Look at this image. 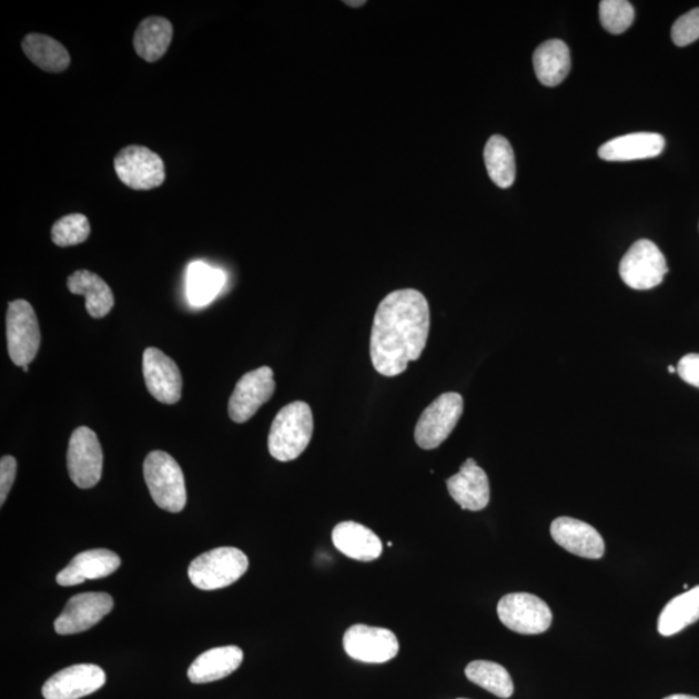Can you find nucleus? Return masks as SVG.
<instances>
[{
	"instance_id": "nucleus-1",
	"label": "nucleus",
	"mask_w": 699,
	"mask_h": 699,
	"mask_svg": "<svg viewBox=\"0 0 699 699\" xmlns=\"http://www.w3.org/2000/svg\"><path fill=\"white\" fill-rule=\"evenodd\" d=\"M430 331V310L423 293L401 290L379 303L371 333V359L379 375L395 377L423 355Z\"/></svg>"
},
{
	"instance_id": "nucleus-2",
	"label": "nucleus",
	"mask_w": 699,
	"mask_h": 699,
	"mask_svg": "<svg viewBox=\"0 0 699 699\" xmlns=\"http://www.w3.org/2000/svg\"><path fill=\"white\" fill-rule=\"evenodd\" d=\"M314 433L313 411L305 402L287 404L276 415L269 434L270 455L287 463L300 457Z\"/></svg>"
},
{
	"instance_id": "nucleus-3",
	"label": "nucleus",
	"mask_w": 699,
	"mask_h": 699,
	"mask_svg": "<svg viewBox=\"0 0 699 699\" xmlns=\"http://www.w3.org/2000/svg\"><path fill=\"white\" fill-rule=\"evenodd\" d=\"M143 473L148 489L158 507L170 513L182 511L186 504L185 482L175 458L163 450L145 457Z\"/></svg>"
},
{
	"instance_id": "nucleus-4",
	"label": "nucleus",
	"mask_w": 699,
	"mask_h": 699,
	"mask_svg": "<svg viewBox=\"0 0 699 699\" xmlns=\"http://www.w3.org/2000/svg\"><path fill=\"white\" fill-rule=\"evenodd\" d=\"M249 559L243 550L233 547L215 548L190 565L189 577L194 587L215 590L236 582L247 571Z\"/></svg>"
},
{
	"instance_id": "nucleus-5",
	"label": "nucleus",
	"mask_w": 699,
	"mask_h": 699,
	"mask_svg": "<svg viewBox=\"0 0 699 699\" xmlns=\"http://www.w3.org/2000/svg\"><path fill=\"white\" fill-rule=\"evenodd\" d=\"M7 345L11 361L19 367H28L41 346V331L33 306L26 300L8 303Z\"/></svg>"
},
{
	"instance_id": "nucleus-6",
	"label": "nucleus",
	"mask_w": 699,
	"mask_h": 699,
	"mask_svg": "<svg viewBox=\"0 0 699 699\" xmlns=\"http://www.w3.org/2000/svg\"><path fill=\"white\" fill-rule=\"evenodd\" d=\"M464 399L460 394L445 393L427 406L415 427V440L423 449H434L454 432L463 416Z\"/></svg>"
},
{
	"instance_id": "nucleus-7",
	"label": "nucleus",
	"mask_w": 699,
	"mask_h": 699,
	"mask_svg": "<svg viewBox=\"0 0 699 699\" xmlns=\"http://www.w3.org/2000/svg\"><path fill=\"white\" fill-rule=\"evenodd\" d=\"M114 170L120 181L135 191L158 189L166 179L165 163L158 153L142 145H129L115 155Z\"/></svg>"
},
{
	"instance_id": "nucleus-8",
	"label": "nucleus",
	"mask_w": 699,
	"mask_h": 699,
	"mask_svg": "<svg viewBox=\"0 0 699 699\" xmlns=\"http://www.w3.org/2000/svg\"><path fill=\"white\" fill-rule=\"evenodd\" d=\"M667 272L663 253L650 240L636 241L619 264L621 280L636 291H649L658 286Z\"/></svg>"
},
{
	"instance_id": "nucleus-9",
	"label": "nucleus",
	"mask_w": 699,
	"mask_h": 699,
	"mask_svg": "<svg viewBox=\"0 0 699 699\" xmlns=\"http://www.w3.org/2000/svg\"><path fill=\"white\" fill-rule=\"evenodd\" d=\"M497 616L510 631L520 635H539L551 625L549 606L531 594H509L497 604Z\"/></svg>"
},
{
	"instance_id": "nucleus-10",
	"label": "nucleus",
	"mask_w": 699,
	"mask_h": 699,
	"mask_svg": "<svg viewBox=\"0 0 699 699\" xmlns=\"http://www.w3.org/2000/svg\"><path fill=\"white\" fill-rule=\"evenodd\" d=\"M103 449L95 432L78 427L70 437L67 463L70 479L80 488L95 487L103 474Z\"/></svg>"
},
{
	"instance_id": "nucleus-11",
	"label": "nucleus",
	"mask_w": 699,
	"mask_h": 699,
	"mask_svg": "<svg viewBox=\"0 0 699 699\" xmlns=\"http://www.w3.org/2000/svg\"><path fill=\"white\" fill-rule=\"evenodd\" d=\"M344 648L359 662L386 663L398 656L399 642L391 629L355 625L345 632Z\"/></svg>"
},
{
	"instance_id": "nucleus-12",
	"label": "nucleus",
	"mask_w": 699,
	"mask_h": 699,
	"mask_svg": "<svg viewBox=\"0 0 699 699\" xmlns=\"http://www.w3.org/2000/svg\"><path fill=\"white\" fill-rule=\"evenodd\" d=\"M276 388L274 371L261 367L240 378L229 403L232 422L244 424L266 404Z\"/></svg>"
},
{
	"instance_id": "nucleus-13",
	"label": "nucleus",
	"mask_w": 699,
	"mask_h": 699,
	"mask_svg": "<svg viewBox=\"0 0 699 699\" xmlns=\"http://www.w3.org/2000/svg\"><path fill=\"white\" fill-rule=\"evenodd\" d=\"M114 606L111 595L88 592L75 595L65 605L57 620L54 629L59 635H75L88 631L112 611Z\"/></svg>"
},
{
	"instance_id": "nucleus-14",
	"label": "nucleus",
	"mask_w": 699,
	"mask_h": 699,
	"mask_svg": "<svg viewBox=\"0 0 699 699\" xmlns=\"http://www.w3.org/2000/svg\"><path fill=\"white\" fill-rule=\"evenodd\" d=\"M107 680L103 668L82 663L64 668L44 682V699H80L95 693Z\"/></svg>"
},
{
	"instance_id": "nucleus-15",
	"label": "nucleus",
	"mask_w": 699,
	"mask_h": 699,
	"mask_svg": "<svg viewBox=\"0 0 699 699\" xmlns=\"http://www.w3.org/2000/svg\"><path fill=\"white\" fill-rule=\"evenodd\" d=\"M143 375L148 392L163 404L182 398L183 379L176 363L160 348L148 347L143 354Z\"/></svg>"
},
{
	"instance_id": "nucleus-16",
	"label": "nucleus",
	"mask_w": 699,
	"mask_h": 699,
	"mask_svg": "<svg viewBox=\"0 0 699 699\" xmlns=\"http://www.w3.org/2000/svg\"><path fill=\"white\" fill-rule=\"evenodd\" d=\"M550 535L559 547L575 556L598 559L605 554L602 536L582 520L558 517L550 525Z\"/></svg>"
},
{
	"instance_id": "nucleus-17",
	"label": "nucleus",
	"mask_w": 699,
	"mask_h": 699,
	"mask_svg": "<svg viewBox=\"0 0 699 699\" xmlns=\"http://www.w3.org/2000/svg\"><path fill=\"white\" fill-rule=\"evenodd\" d=\"M450 497L463 509L478 511L485 509L489 503V482L484 469L479 468L474 458H468L460 472L447 479Z\"/></svg>"
},
{
	"instance_id": "nucleus-18",
	"label": "nucleus",
	"mask_w": 699,
	"mask_h": 699,
	"mask_svg": "<svg viewBox=\"0 0 699 699\" xmlns=\"http://www.w3.org/2000/svg\"><path fill=\"white\" fill-rule=\"evenodd\" d=\"M121 558L109 549H91L77 555L57 577L58 585L72 587L85 580L103 579L119 570Z\"/></svg>"
},
{
	"instance_id": "nucleus-19",
	"label": "nucleus",
	"mask_w": 699,
	"mask_h": 699,
	"mask_svg": "<svg viewBox=\"0 0 699 699\" xmlns=\"http://www.w3.org/2000/svg\"><path fill=\"white\" fill-rule=\"evenodd\" d=\"M665 138L657 132H635L609 140L598 150L604 161L626 162L655 159L665 150Z\"/></svg>"
},
{
	"instance_id": "nucleus-20",
	"label": "nucleus",
	"mask_w": 699,
	"mask_h": 699,
	"mask_svg": "<svg viewBox=\"0 0 699 699\" xmlns=\"http://www.w3.org/2000/svg\"><path fill=\"white\" fill-rule=\"evenodd\" d=\"M332 540L341 554L356 561H375L383 555V543L378 536L361 524L347 520L333 528Z\"/></svg>"
},
{
	"instance_id": "nucleus-21",
	"label": "nucleus",
	"mask_w": 699,
	"mask_h": 699,
	"mask_svg": "<svg viewBox=\"0 0 699 699\" xmlns=\"http://www.w3.org/2000/svg\"><path fill=\"white\" fill-rule=\"evenodd\" d=\"M244 651L235 645L210 649L193 660L189 679L193 683H206L227 678L243 663Z\"/></svg>"
},
{
	"instance_id": "nucleus-22",
	"label": "nucleus",
	"mask_w": 699,
	"mask_h": 699,
	"mask_svg": "<svg viewBox=\"0 0 699 699\" xmlns=\"http://www.w3.org/2000/svg\"><path fill=\"white\" fill-rule=\"evenodd\" d=\"M68 290L85 298V310L93 318L111 313L114 295L103 278L88 270L75 271L68 277Z\"/></svg>"
},
{
	"instance_id": "nucleus-23",
	"label": "nucleus",
	"mask_w": 699,
	"mask_h": 699,
	"mask_svg": "<svg viewBox=\"0 0 699 699\" xmlns=\"http://www.w3.org/2000/svg\"><path fill=\"white\" fill-rule=\"evenodd\" d=\"M534 69L538 80L548 88L561 83L570 72L569 47L559 39L544 42L534 52Z\"/></svg>"
},
{
	"instance_id": "nucleus-24",
	"label": "nucleus",
	"mask_w": 699,
	"mask_h": 699,
	"mask_svg": "<svg viewBox=\"0 0 699 699\" xmlns=\"http://www.w3.org/2000/svg\"><path fill=\"white\" fill-rule=\"evenodd\" d=\"M173 33V26L168 19L150 16L139 23L134 34V49L143 60L158 61L168 52Z\"/></svg>"
},
{
	"instance_id": "nucleus-25",
	"label": "nucleus",
	"mask_w": 699,
	"mask_h": 699,
	"mask_svg": "<svg viewBox=\"0 0 699 699\" xmlns=\"http://www.w3.org/2000/svg\"><path fill=\"white\" fill-rule=\"evenodd\" d=\"M21 47L27 58L44 72L61 73L70 65V54L65 47L49 36L28 34Z\"/></svg>"
},
{
	"instance_id": "nucleus-26",
	"label": "nucleus",
	"mask_w": 699,
	"mask_h": 699,
	"mask_svg": "<svg viewBox=\"0 0 699 699\" xmlns=\"http://www.w3.org/2000/svg\"><path fill=\"white\" fill-rule=\"evenodd\" d=\"M699 619V586L687 590L672 598L665 606L658 618V632L662 636H672Z\"/></svg>"
},
{
	"instance_id": "nucleus-27",
	"label": "nucleus",
	"mask_w": 699,
	"mask_h": 699,
	"mask_svg": "<svg viewBox=\"0 0 699 699\" xmlns=\"http://www.w3.org/2000/svg\"><path fill=\"white\" fill-rule=\"evenodd\" d=\"M485 163L492 181L500 189H509L516 179L515 152L507 139L489 138L485 146Z\"/></svg>"
},
{
	"instance_id": "nucleus-28",
	"label": "nucleus",
	"mask_w": 699,
	"mask_h": 699,
	"mask_svg": "<svg viewBox=\"0 0 699 699\" xmlns=\"http://www.w3.org/2000/svg\"><path fill=\"white\" fill-rule=\"evenodd\" d=\"M225 282L221 270L207 266L206 263L194 262L186 275V294L193 306H206L220 294Z\"/></svg>"
},
{
	"instance_id": "nucleus-29",
	"label": "nucleus",
	"mask_w": 699,
	"mask_h": 699,
	"mask_svg": "<svg viewBox=\"0 0 699 699\" xmlns=\"http://www.w3.org/2000/svg\"><path fill=\"white\" fill-rule=\"evenodd\" d=\"M466 678L499 698H510L515 683L505 668L489 660H474L465 668Z\"/></svg>"
},
{
	"instance_id": "nucleus-30",
	"label": "nucleus",
	"mask_w": 699,
	"mask_h": 699,
	"mask_svg": "<svg viewBox=\"0 0 699 699\" xmlns=\"http://www.w3.org/2000/svg\"><path fill=\"white\" fill-rule=\"evenodd\" d=\"M91 233L88 216L75 213L60 217L51 230V239L54 245L60 247L75 246L84 243Z\"/></svg>"
},
{
	"instance_id": "nucleus-31",
	"label": "nucleus",
	"mask_w": 699,
	"mask_h": 699,
	"mask_svg": "<svg viewBox=\"0 0 699 699\" xmlns=\"http://www.w3.org/2000/svg\"><path fill=\"white\" fill-rule=\"evenodd\" d=\"M635 10L627 0H602L600 3V21L605 30L618 36L632 26Z\"/></svg>"
},
{
	"instance_id": "nucleus-32",
	"label": "nucleus",
	"mask_w": 699,
	"mask_h": 699,
	"mask_svg": "<svg viewBox=\"0 0 699 699\" xmlns=\"http://www.w3.org/2000/svg\"><path fill=\"white\" fill-rule=\"evenodd\" d=\"M671 36L673 43L679 47H686L699 39V7L675 21Z\"/></svg>"
},
{
	"instance_id": "nucleus-33",
	"label": "nucleus",
	"mask_w": 699,
	"mask_h": 699,
	"mask_svg": "<svg viewBox=\"0 0 699 699\" xmlns=\"http://www.w3.org/2000/svg\"><path fill=\"white\" fill-rule=\"evenodd\" d=\"M18 470V462L10 455H6L0 460V505H4L8 494H10Z\"/></svg>"
},
{
	"instance_id": "nucleus-34",
	"label": "nucleus",
	"mask_w": 699,
	"mask_h": 699,
	"mask_svg": "<svg viewBox=\"0 0 699 699\" xmlns=\"http://www.w3.org/2000/svg\"><path fill=\"white\" fill-rule=\"evenodd\" d=\"M678 373L687 384L699 388V354H688L681 357Z\"/></svg>"
},
{
	"instance_id": "nucleus-35",
	"label": "nucleus",
	"mask_w": 699,
	"mask_h": 699,
	"mask_svg": "<svg viewBox=\"0 0 699 699\" xmlns=\"http://www.w3.org/2000/svg\"><path fill=\"white\" fill-rule=\"evenodd\" d=\"M665 699H699V698L695 696H688V695H673L670 697H666Z\"/></svg>"
},
{
	"instance_id": "nucleus-36",
	"label": "nucleus",
	"mask_w": 699,
	"mask_h": 699,
	"mask_svg": "<svg viewBox=\"0 0 699 699\" xmlns=\"http://www.w3.org/2000/svg\"><path fill=\"white\" fill-rule=\"evenodd\" d=\"M346 4L352 6V7H361L365 4V2H346Z\"/></svg>"
},
{
	"instance_id": "nucleus-37",
	"label": "nucleus",
	"mask_w": 699,
	"mask_h": 699,
	"mask_svg": "<svg viewBox=\"0 0 699 699\" xmlns=\"http://www.w3.org/2000/svg\"><path fill=\"white\" fill-rule=\"evenodd\" d=\"M676 371H678V369H675V368L672 367V365H670V367H668V372H670V373H675Z\"/></svg>"
},
{
	"instance_id": "nucleus-38",
	"label": "nucleus",
	"mask_w": 699,
	"mask_h": 699,
	"mask_svg": "<svg viewBox=\"0 0 699 699\" xmlns=\"http://www.w3.org/2000/svg\"><path fill=\"white\" fill-rule=\"evenodd\" d=\"M22 369H23V372H28L29 367H23Z\"/></svg>"
},
{
	"instance_id": "nucleus-39",
	"label": "nucleus",
	"mask_w": 699,
	"mask_h": 699,
	"mask_svg": "<svg viewBox=\"0 0 699 699\" xmlns=\"http://www.w3.org/2000/svg\"><path fill=\"white\" fill-rule=\"evenodd\" d=\"M458 699H465V698H458Z\"/></svg>"
}]
</instances>
